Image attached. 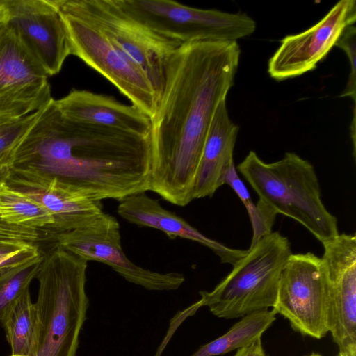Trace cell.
Instances as JSON below:
<instances>
[{"label":"cell","instance_id":"6da1fadb","mask_svg":"<svg viewBox=\"0 0 356 356\" xmlns=\"http://www.w3.org/2000/svg\"><path fill=\"white\" fill-rule=\"evenodd\" d=\"M241 55L237 42L197 41L179 46L168 60L151 119L149 191L186 206L218 104L234 86Z\"/></svg>","mask_w":356,"mask_h":356},{"label":"cell","instance_id":"7a4b0ae2","mask_svg":"<svg viewBox=\"0 0 356 356\" xmlns=\"http://www.w3.org/2000/svg\"><path fill=\"white\" fill-rule=\"evenodd\" d=\"M150 136L65 117L54 99L13 152L12 167L58 177L102 201L149 191Z\"/></svg>","mask_w":356,"mask_h":356},{"label":"cell","instance_id":"3957f363","mask_svg":"<svg viewBox=\"0 0 356 356\" xmlns=\"http://www.w3.org/2000/svg\"><path fill=\"white\" fill-rule=\"evenodd\" d=\"M88 262L57 246L46 254L36 279L38 334L35 356H76L86 318Z\"/></svg>","mask_w":356,"mask_h":356},{"label":"cell","instance_id":"277c9868","mask_svg":"<svg viewBox=\"0 0 356 356\" xmlns=\"http://www.w3.org/2000/svg\"><path fill=\"white\" fill-rule=\"evenodd\" d=\"M237 170L259 200L300 223L321 243L339 235L337 219L324 205L312 164L294 152L266 163L250 151Z\"/></svg>","mask_w":356,"mask_h":356},{"label":"cell","instance_id":"5b68a950","mask_svg":"<svg viewBox=\"0 0 356 356\" xmlns=\"http://www.w3.org/2000/svg\"><path fill=\"white\" fill-rule=\"evenodd\" d=\"M291 254L289 239L279 232L263 237L212 291H200L201 307L226 319L273 308L282 268Z\"/></svg>","mask_w":356,"mask_h":356},{"label":"cell","instance_id":"8992f818","mask_svg":"<svg viewBox=\"0 0 356 356\" xmlns=\"http://www.w3.org/2000/svg\"><path fill=\"white\" fill-rule=\"evenodd\" d=\"M61 13L97 28L151 82L159 102L168 59L181 42L152 31L127 15L115 0H51Z\"/></svg>","mask_w":356,"mask_h":356},{"label":"cell","instance_id":"52a82bcc","mask_svg":"<svg viewBox=\"0 0 356 356\" xmlns=\"http://www.w3.org/2000/svg\"><path fill=\"white\" fill-rule=\"evenodd\" d=\"M130 17L152 31L183 43L237 42L252 35L255 21L246 13L190 7L170 0H115Z\"/></svg>","mask_w":356,"mask_h":356},{"label":"cell","instance_id":"ba28073f","mask_svg":"<svg viewBox=\"0 0 356 356\" xmlns=\"http://www.w3.org/2000/svg\"><path fill=\"white\" fill-rule=\"evenodd\" d=\"M329 303L322 259L312 252L292 253L282 268L273 310L294 331L320 339L329 332Z\"/></svg>","mask_w":356,"mask_h":356},{"label":"cell","instance_id":"9c48e42d","mask_svg":"<svg viewBox=\"0 0 356 356\" xmlns=\"http://www.w3.org/2000/svg\"><path fill=\"white\" fill-rule=\"evenodd\" d=\"M60 13L68 37L70 54L104 76L132 105L152 119L156 113L159 99L147 76L94 25Z\"/></svg>","mask_w":356,"mask_h":356},{"label":"cell","instance_id":"30bf717a","mask_svg":"<svg viewBox=\"0 0 356 356\" xmlns=\"http://www.w3.org/2000/svg\"><path fill=\"white\" fill-rule=\"evenodd\" d=\"M55 245L86 261L106 264L129 282L150 291H173L185 281L177 272L159 273L133 263L121 245L120 224L104 213L87 227L57 234Z\"/></svg>","mask_w":356,"mask_h":356},{"label":"cell","instance_id":"8fae6325","mask_svg":"<svg viewBox=\"0 0 356 356\" xmlns=\"http://www.w3.org/2000/svg\"><path fill=\"white\" fill-rule=\"evenodd\" d=\"M48 75L0 19V122L20 118L52 99Z\"/></svg>","mask_w":356,"mask_h":356},{"label":"cell","instance_id":"7c38bea8","mask_svg":"<svg viewBox=\"0 0 356 356\" xmlns=\"http://www.w3.org/2000/svg\"><path fill=\"white\" fill-rule=\"evenodd\" d=\"M0 19L48 76L60 71L70 48L62 17L51 0H0Z\"/></svg>","mask_w":356,"mask_h":356},{"label":"cell","instance_id":"4fadbf2b","mask_svg":"<svg viewBox=\"0 0 356 356\" xmlns=\"http://www.w3.org/2000/svg\"><path fill=\"white\" fill-rule=\"evenodd\" d=\"M329 284V333L339 352L356 356V236L322 243Z\"/></svg>","mask_w":356,"mask_h":356},{"label":"cell","instance_id":"5bb4252c","mask_svg":"<svg viewBox=\"0 0 356 356\" xmlns=\"http://www.w3.org/2000/svg\"><path fill=\"white\" fill-rule=\"evenodd\" d=\"M356 20L355 0H341L316 24L298 34L289 35L270 57L268 72L276 81H284L314 70L337 40Z\"/></svg>","mask_w":356,"mask_h":356},{"label":"cell","instance_id":"9a60e30c","mask_svg":"<svg viewBox=\"0 0 356 356\" xmlns=\"http://www.w3.org/2000/svg\"><path fill=\"white\" fill-rule=\"evenodd\" d=\"M6 184L37 202L54 218L51 236L88 226L104 212L100 200L58 177L12 167Z\"/></svg>","mask_w":356,"mask_h":356},{"label":"cell","instance_id":"2e32d148","mask_svg":"<svg viewBox=\"0 0 356 356\" xmlns=\"http://www.w3.org/2000/svg\"><path fill=\"white\" fill-rule=\"evenodd\" d=\"M54 102L67 118L83 123L143 136H150L151 118L138 107L111 96L88 90H72Z\"/></svg>","mask_w":356,"mask_h":356},{"label":"cell","instance_id":"e0dca14e","mask_svg":"<svg viewBox=\"0 0 356 356\" xmlns=\"http://www.w3.org/2000/svg\"><path fill=\"white\" fill-rule=\"evenodd\" d=\"M117 211L128 222L139 227L156 229L170 239L179 237L197 242L211 249L222 263L233 265L246 252L228 248L203 235L183 218L163 208L146 192L131 195L120 201Z\"/></svg>","mask_w":356,"mask_h":356},{"label":"cell","instance_id":"ac0fdd59","mask_svg":"<svg viewBox=\"0 0 356 356\" xmlns=\"http://www.w3.org/2000/svg\"><path fill=\"white\" fill-rule=\"evenodd\" d=\"M238 130L229 116L226 101H222L204 142L193 184V200L212 197L225 184V175L234 164L233 154Z\"/></svg>","mask_w":356,"mask_h":356},{"label":"cell","instance_id":"d6986e66","mask_svg":"<svg viewBox=\"0 0 356 356\" xmlns=\"http://www.w3.org/2000/svg\"><path fill=\"white\" fill-rule=\"evenodd\" d=\"M1 323L11 348L10 356H35L38 325L35 303L26 290L10 307Z\"/></svg>","mask_w":356,"mask_h":356},{"label":"cell","instance_id":"ffe728a7","mask_svg":"<svg viewBox=\"0 0 356 356\" xmlns=\"http://www.w3.org/2000/svg\"><path fill=\"white\" fill-rule=\"evenodd\" d=\"M276 315L273 309H263L243 316L227 332L201 346L191 356H219L244 347L261 338Z\"/></svg>","mask_w":356,"mask_h":356},{"label":"cell","instance_id":"44dd1931","mask_svg":"<svg viewBox=\"0 0 356 356\" xmlns=\"http://www.w3.org/2000/svg\"><path fill=\"white\" fill-rule=\"evenodd\" d=\"M0 219L8 224L47 231L51 236L54 221L42 206L0 182Z\"/></svg>","mask_w":356,"mask_h":356},{"label":"cell","instance_id":"7402d4cb","mask_svg":"<svg viewBox=\"0 0 356 356\" xmlns=\"http://www.w3.org/2000/svg\"><path fill=\"white\" fill-rule=\"evenodd\" d=\"M43 259L42 254L20 265L0 270V321L10 307L29 289Z\"/></svg>","mask_w":356,"mask_h":356},{"label":"cell","instance_id":"603a6c76","mask_svg":"<svg viewBox=\"0 0 356 356\" xmlns=\"http://www.w3.org/2000/svg\"><path fill=\"white\" fill-rule=\"evenodd\" d=\"M224 182L232 188L247 209L252 228L250 243V246H252L261 238L273 232L272 228L277 213L260 200L257 204L254 203L248 188L238 177L234 164L227 172Z\"/></svg>","mask_w":356,"mask_h":356},{"label":"cell","instance_id":"cb8c5ba5","mask_svg":"<svg viewBox=\"0 0 356 356\" xmlns=\"http://www.w3.org/2000/svg\"><path fill=\"white\" fill-rule=\"evenodd\" d=\"M42 108L20 118L0 122V163L10 167L9 161L13 152L37 120Z\"/></svg>","mask_w":356,"mask_h":356},{"label":"cell","instance_id":"d4e9b609","mask_svg":"<svg viewBox=\"0 0 356 356\" xmlns=\"http://www.w3.org/2000/svg\"><path fill=\"white\" fill-rule=\"evenodd\" d=\"M41 254L36 243L0 241V270L20 265Z\"/></svg>","mask_w":356,"mask_h":356},{"label":"cell","instance_id":"484cf974","mask_svg":"<svg viewBox=\"0 0 356 356\" xmlns=\"http://www.w3.org/2000/svg\"><path fill=\"white\" fill-rule=\"evenodd\" d=\"M336 47L342 49L348 56L350 71L347 84L341 97H350L355 102L356 96V28L354 25L349 26L343 31L337 42Z\"/></svg>","mask_w":356,"mask_h":356},{"label":"cell","instance_id":"4316f807","mask_svg":"<svg viewBox=\"0 0 356 356\" xmlns=\"http://www.w3.org/2000/svg\"><path fill=\"white\" fill-rule=\"evenodd\" d=\"M42 239L40 230L0 222V241L36 243Z\"/></svg>","mask_w":356,"mask_h":356},{"label":"cell","instance_id":"83f0119b","mask_svg":"<svg viewBox=\"0 0 356 356\" xmlns=\"http://www.w3.org/2000/svg\"><path fill=\"white\" fill-rule=\"evenodd\" d=\"M234 356H267L259 338L247 346L236 350Z\"/></svg>","mask_w":356,"mask_h":356},{"label":"cell","instance_id":"f1b7e54d","mask_svg":"<svg viewBox=\"0 0 356 356\" xmlns=\"http://www.w3.org/2000/svg\"><path fill=\"white\" fill-rule=\"evenodd\" d=\"M10 168L8 165L0 163V182L6 181L10 175Z\"/></svg>","mask_w":356,"mask_h":356},{"label":"cell","instance_id":"f546056e","mask_svg":"<svg viewBox=\"0 0 356 356\" xmlns=\"http://www.w3.org/2000/svg\"><path fill=\"white\" fill-rule=\"evenodd\" d=\"M305 356H323L321 353L316 352H312L309 355Z\"/></svg>","mask_w":356,"mask_h":356},{"label":"cell","instance_id":"4dcf8cb0","mask_svg":"<svg viewBox=\"0 0 356 356\" xmlns=\"http://www.w3.org/2000/svg\"><path fill=\"white\" fill-rule=\"evenodd\" d=\"M337 356H350L346 353L339 352Z\"/></svg>","mask_w":356,"mask_h":356},{"label":"cell","instance_id":"1f68e13d","mask_svg":"<svg viewBox=\"0 0 356 356\" xmlns=\"http://www.w3.org/2000/svg\"><path fill=\"white\" fill-rule=\"evenodd\" d=\"M0 222H3L1 219H0Z\"/></svg>","mask_w":356,"mask_h":356}]
</instances>
